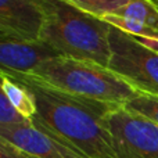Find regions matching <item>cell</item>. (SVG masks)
<instances>
[{"label":"cell","mask_w":158,"mask_h":158,"mask_svg":"<svg viewBox=\"0 0 158 158\" xmlns=\"http://www.w3.org/2000/svg\"><path fill=\"white\" fill-rule=\"evenodd\" d=\"M0 158H39L0 137Z\"/></svg>","instance_id":"5bb4252c"},{"label":"cell","mask_w":158,"mask_h":158,"mask_svg":"<svg viewBox=\"0 0 158 158\" xmlns=\"http://www.w3.org/2000/svg\"><path fill=\"white\" fill-rule=\"evenodd\" d=\"M153 2H154V3H158V0H153Z\"/></svg>","instance_id":"2e32d148"},{"label":"cell","mask_w":158,"mask_h":158,"mask_svg":"<svg viewBox=\"0 0 158 158\" xmlns=\"http://www.w3.org/2000/svg\"><path fill=\"white\" fill-rule=\"evenodd\" d=\"M103 123L114 140L118 158H158V123L126 108L112 110Z\"/></svg>","instance_id":"5b68a950"},{"label":"cell","mask_w":158,"mask_h":158,"mask_svg":"<svg viewBox=\"0 0 158 158\" xmlns=\"http://www.w3.org/2000/svg\"><path fill=\"white\" fill-rule=\"evenodd\" d=\"M58 53L44 43L39 42L3 40L0 42V65L2 71L31 74L44 61L58 57Z\"/></svg>","instance_id":"ba28073f"},{"label":"cell","mask_w":158,"mask_h":158,"mask_svg":"<svg viewBox=\"0 0 158 158\" xmlns=\"http://www.w3.org/2000/svg\"><path fill=\"white\" fill-rule=\"evenodd\" d=\"M125 107L132 110V111H136L139 114L144 115V117H148L150 119L156 121L158 123V96L139 93Z\"/></svg>","instance_id":"7c38bea8"},{"label":"cell","mask_w":158,"mask_h":158,"mask_svg":"<svg viewBox=\"0 0 158 158\" xmlns=\"http://www.w3.org/2000/svg\"><path fill=\"white\" fill-rule=\"evenodd\" d=\"M114 15L137 19L158 31V4L153 0H131Z\"/></svg>","instance_id":"30bf717a"},{"label":"cell","mask_w":158,"mask_h":158,"mask_svg":"<svg viewBox=\"0 0 158 158\" xmlns=\"http://www.w3.org/2000/svg\"><path fill=\"white\" fill-rule=\"evenodd\" d=\"M46 25L42 40L60 56L92 61L108 68L111 24L82 11L67 0H42Z\"/></svg>","instance_id":"7a4b0ae2"},{"label":"cell","mask_w":158,"mask_h":158,"mask_svg":"<svg viewBox=\"0 0 158 158\" xmlns=\"http://www.w3.org/2000/svg\"><path fill=\"white\" fill-rule=\"evenodd\" d=\"M2 72L24 83L33 93L38 115L32 121L43 125L87 158H118L114 140L104 126L103 117L123 106L67 94L29 74Z\"/></svg>","instance_id":"6da1fadb"},{"label":"cell","mask_w":158,"mask_h":158,"mask_svg":"<svg viewBox=\"0 0 158 158\" xmlns=\"http://www.w3.org/2000/svg\"><path fill=\"white\" fill-rule=\"evenodd\" d=\"M0 137L39 158H87L43 125L0 126Z\"/></svg>","instance_id":"52a82bcc"},{"label":"cell","mask_w":158,"mask_h":158,"mask_svg":"<svg viewBox=\"0 0 158 158\" xmlns=\"http://www.w3.org/2000/svg\"><path fill=\"white\" fill-rule=\"evenodd\" d=\"M44 25L42 0H0V42H39Z\"/></svg>","instance_id":"8992f818"},{"label":"cell","mask_w":158,"mask_h":158,"mask_svg":"<svg viewBox=\"0 0 158 158\" xmlns=\"http://www.w3.org/2000/svg\"><path fill=\"white\" fill-rule=\"evenodd\" d=\"M31 123H32V121L25 118L10 103L6 94L2 93V97H0V126H22L31 125Z\"/></svg>","instance_id":"4fadbf2b"},{"label":"cell","mask_w":158,"mask_h":158,"mask_svg":"<svg viewBox=\"0 0 158 158\" xmlns=\"http://www.w3.org/2000/svg\"><path fill=\"white\" fill-rule=\"evenodd\" d=\"M2 77V93L10 100V103L24 115L32 121L38 115V104L33 93L24 83L10 78L7 74L0 71Z\"/></svg>","instance_id":"9c48e42d"},{"label":"cell","mask_w":158,"mask_h":158,"mask_svg":"<svg viewBox=\"0 0 158 158\" xmlns=\"http://www.w3.org/2000/svg\"><path fill=\"white\" fill-rule=\"evenodd\" d=\"M156 4H158V3H156Z\"/></svg>","instance_id":"e0dca14e"},{"label":"cell","mask_w":158,"mask_h":158,"mask_svg":"<svg viewBox=\"0 0 158 158\" xmlns=\"http://www.w3.org/2000/svg\"><path fill=\"white\" fill-rule=\"evenodd\" d=\"M146 47H148L150 50L158 53V38L153 39V38H137Z\"/></svg>","instance_id":"9a60e30c"},{"label":"cell","mask_w":158,"mask_h":158,"mask_svg":"<svg viewBox=\"0 0 158 158\" xmlns=\"http://www.w3.org/2000/svg\"><path fill=\"white\" fill-rule=\"evenodd\" d=\"M108 69L119 75L137 92L158 96V53L146 47L136 36L111 27Z\"/></svg>","instance_id":"277c9868"},{"label":"cell","mask_w":158,"mask_h":158,"mask_svg":"<svg viewBox=\"0 0 158 158\" xmlns=\"http://www.w3.org/2000/svg\"><path fill=\"white\" fill-rule=\"evenodd\" d=\"M67 2L81 8L82 11L103 18L104 15L117 14V11L128 4L131 0H67Z\"/></svg>","instance_id":"8fae6325"},{"label":"cell","mask_w":158,"mask_h":158,"mask_svg":"<svg viewBox=\"0 0 158 158\" xmlns=\"http://www.w3.org/2000/svg\"><path fill=\"white\" fill-rule=\"evenodd\" d=\"M29 75L67 94L115 106H126L140 93L111 69L65 56L44 61Z\"/></svg>","instance_id":"3957f363"}]
</instances>
